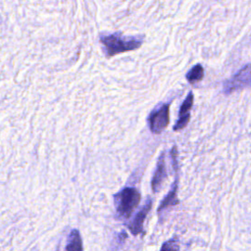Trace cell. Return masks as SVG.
Instances as JSON below:
<instances>
[{
    "instance_id": "2",
    "label": "cell",
    "mask_w": 251,
    "mask_h": 251,
    "mask_svg": "<svg viewBox=\"0 0 251 251\" xmlns=\"http://www.w3.org/2000/svg\"><path fill=\"white\" fill-rule=\"evenodd\" d=\"M140 193L133 187H125L114 197L119 217L128 219L140 202Z\"/></svg>"
},
{
    "instance_id": "5",
    "label": "cell",
    "mask_w": 251,
    "mask_h": 251,
    "mask_svg": "<svg viewBox=\"0 0 251 251\" xmlns=\"http://www.w3.org/2000/svg\"><path fill=\"white\" fill-rule=\"evenodd\" d=\"M151 206H152L151 200L147 201L146 204L142 207V209L136 214V216L131 221V223L127 226L132 234L136 235V234H138V233H140L142 231V226H143L144 220H145L148 212L150 211Z\"/></svg>"
},
{
    "instance_id": "7",
    "label": "cell",
    "mask_w": 251,
    "mask_h": 251,
    "mask_svg": "<svg viewBox=\"0 0 251 251\" xmlns=\"http://www.w3.org/2000/svg\"><path fill=\"white\" fill-rule=\"evenodd\" d=\"M176 191H177V181L176 180L174 185L172 186L171 191L167 194V196L161 202V204L159 206V209H158V212H161L162 210H164V209H166L170 206L176 205L179 202V200L177 199V196H176Z\"/></svg>"
},
{
    "instance_id": "8",
    "label": "cell",
    "mask_w": 251,
    "mask_h": 251,
    "mask_svg": "<svg viewBox=\"0 0 251 251\" xmlns=\"http://www.w3.org/2000/svg\"><path fill=\"white\" fill-rule=\"evenodd\" d=\"M67 251H82V243L78 230L74 229L69 235Z\"/></svg>"
},
{
    "instance_id": "4",
    "label": "cell",
    "mask_w": 251,
    "mask_h": 251,
    "mask_svg": "<svg viewBox=\"0 0 251 251\" xmlns=\"http://www.w3.org/2000/svg\"><path fill=\"white\" fill-rule=\"evenodd\" d=\"M170 105L163 104L160 108L154 110L148 118L150 130L153 133H161L168 126L170 121Z\"/></svg>"
},
{
    "instance_id": "3",
    "label": "cell",
    "mask_w": 251,
    "mask_h": 251,
    "mask_svg": "<svg viewBox=\"0 0 251 251\" xmlns=\"http://www.w3.org/2000/svg\"><path fill=\"white\" fill-rule=\"evenodd\" d=\"M251 86V63L245 65L233 76L224 82V92L229 94L238 89Z\"/></svg>"
},
{
    "instance_id": "9",
    "label": "cell",
    "mask_w": 251,
    "mask_h": 251,
    "mask_svg": "<svg viewBox=\"0 0 251 251\" xmlns=\"http://www.w3.org/2000/svg\"><path fill=\"white\" fill-rule=\"evenodd\" d=\"M204 76V69L203 67L198 64L195 65L187 74H186V79L190 83H195L197 81H200Z\"/></svg>"
},
{
    "instance_id": "10",
    "label": "cell",
    "mask_w": 251,
    "mask_h": 251,
    "mask_svg": "<svg viewBox=\"0 0 251 251\" xmlns=\"http://www.w3.org/2000/svg\"><path fill=\"white\" fill-rule=\"evenodd\" d=\"M193 105V93L190 91L184 101L182 102L180 109H179V117L178 118H185V117H190V109Z\"/></svg>"
},
{
    "instance_id": "6",
    "label": "cell",
    "mask_w": 251,
    "mask_h": 251,
    "mask_svg": "<svg viewBox=\"0 0 251 251\" xmlns=\"http://www.w3.org/2000/svg\"><path fill=\"white\" fill-rule=\"evenodd\" d=\"M167 178V171H166V162H165V157H164V153L161 154L159 160H158V164H157V169L155 171V174L152 177V182H151V186H152V190L154 192L158 191L161 187L162 182Z\"/></svg>"
},
{
    "instance_id": "1",
    "label": "cell",
    "mask_w": 251,
    "mask_h": 251,
    "mask_svg": "<svg viewBox=\"0 0 251 251\" xmlns=\"http://www.w3.org/2000/svg\"><path fill=\"white\" fill-rule=\"evenodd\" d=\"M100 42L104 45L105 53L108 57L116 54L137 49L142 44V39L135 37H124L122 33H113L100 37Z\"/></svg>"
},
{
    "instance_id": "11",
    "label": "cell",
    "mask_w": 251,
    "mask_h": 251,
    "mask_svg": "<svg viewBox=\"0 0 251 251\" xmlns=\"http://www.w3.org/2000/svg\"><path fill=\"white\" fill-rule=\"evenodd\" d=\"M161 251H179V245L176 240L171 239L163 244Z\"/></svg>"
}]
</instances>
